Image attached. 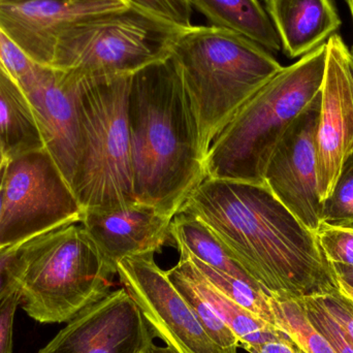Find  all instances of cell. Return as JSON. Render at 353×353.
<instances>
[{
	"mask_svg": "<svg viewBox=\"0 0 353 353\" xmlns=\"http://www.w3.org/2000/svg\"><path fill=\"white\" fill-rule=\"evenodd\" d=\"M180 211L203 220L270 296L301 301L339 292L316 234L265 184L205 178Z\"/></svg>",
	"mask_w": 353,
	"mask_h": 353,
	"instance_id": "cell-1",
	"label": "cell"
},
{
	"mask_svg": "<svg viewBox=\"0 0 353 353\" xmlns=\"http://www.w3.org/2000/svg\"><path fill=\"white\" fill-rule=\"evenodd\" d=\"M128 123L137 201L174 217L207 173L194 109L170 58L132 74Z\"/></svg>",
	"mask_w": 353,
	"mask_h": 353,
	"instance_id": "cell-2",
	"label": "cell"
},
{
	"mask_svg": "<svg viewBox=\"0 0 353 353\" xmlns=\"http://www.w3.org/2000/svg\"><path fill=\"white\" fill-rule=\"evenodd\" d=\"M170 59L194 109L205 157L245 103L283 68L259 43L214 26L183 30Z\"/></svg>",
	"mask_w": 353,
	"mask_h": 353,
	"instance_id": "cell-3",
	"label": "cell"
},
{
	"mask_svg": "<svg viewBox=\"0 0 353 353\" xmlns=\"http://www.w3.org/2000/svg\"><path fill=\"white\" fill-rule=\"evenodd\" d=\"M327 43L282 68L212 142L207 178L265 184V172L290 124L321 93Z\"/></svg>",
	"mask_w": 353,
	"mask_h": 353,
	"instance_id": "cell-4",
	"label": "cell"
},
{
	"mask_svg": "<svg viewBox=\"0 0 353 353\" xmlns=\"http://www.w3.org/2000/svg\"><path fill=\"white\" fill-rule=\"evenodd\" d=\"M20 307L39 323H63L111 292L117 269L86 228L70 223L23 243Z\"/></svg>",
	"mask_w": 353,
	"mask_h": 353,
	"instance_id": "cell-5",
	"label": "cell"
},
{
	"mask_svg": "<svg viewBox=\"0 0 353 353\" xmlns=\"http://www.w3.org/2000/svg\"><path fill=\"white\" fill-rule=\"evenodd\" d=\"M132 77L81 79V147L72 188L84 212L138 203L128 123Z\"/></svg>",
	"mask_w": 353,
	"mask_h": 353,
	"instance_id": "cell-6",
	"label": "cell"
},
{
	"mask_svg": "<svg viewBox=\"0 0 353 353\" xmlns=\"http://www.w3.org/2000/svg\"><path fill=\"white\" fill-rule=\"evenodd\" d=\"M183 29L137 8H124L64 31L51 68L80 78L132 76L171 57Z\"/></svg>",
	"mask_w": 353,
	"mask_h": 353,
	"instance_id": "cell-7",
	"label": "cell"
},
{
	"mask_svg": "<svg viewBox=\"0 0 353 353\" xmlns=\"http://www.w3.org/2000/svg\"><path fill=\"white\" fill-rule=\"evenodd\" d=\"M84 211L46 148L8 159L0 216V248L70 223Z\"/></svg>",
	"mask_w": 353,
	"mask_h": 353,
	"instance_id": "cell-8",
	"label": "cell"
},
{
	"mask_svg": "<svg viewBox=\"0 0 353 353\" xmlns=\"http://www.w3.org/2000/svg\"><path fill=\"white\" fill-rule=\"evenodd\" d=\"M117 276L153 336L165 346L176 353H230L210 338L154 254L125 257L118 263Z\"/></svg>",
	"mask_w": 353,
	"mask_h": 353,
	"instance_id": "cell-9",
	"label": "cell"
},
{
	"mask_svg": "<svg viewBox=\"0 0 353 353\" xmlns=\"http://www.w3.org/2000/svg\"><path fill=\"white\" fill-rule=\"evenodd\" d=\"M321 101V91L290 124L265 172V186L315 234L323 224L316 149Z\"/></svg>",
	"mask_w": 353,
	"mask_h": 353,
	"instance_id": "cell-10",
	"label": "cell"
},
{
	"mask_svg": "<svg viewBox=\"0 0 353 353\" xmlns=\"http://www.w3.org/2000/svg\"><path fill=\"white\" fill-rule=\"evenodd\" d=\"M153 337L121 288L81 311L39 353H143Z\"/></svg>",
	"mask_w": 353,
	"mask_h": 353,
	"instance_id": "cell-11",
	"label": "cell"
},
{
	"mask_svg": "<svg viewBox=\"0 0 353 353\" xmlns=\"http://www.w3.org/2000/svg\"><path fill=\"white\" fill-rule=\"evenodd\" d=\"M327 64L316 132L319 192L325 201L353 153V86L350 49L335 33L327 41Z\"/></svg>",
	"mask_w": 353,
	"mask_h": 353,
	"instance_id": "cell-12",
	"label": "cell"
},
{
	"mask_svg": "<svg viewBox=\"0 0 353 353\" xmlns=\"http://www.w3.org/2000/svg\"><path fill=\"white\" fill-rule=\"evenodd\" d=\"M128 8L124 0H22L0 3V26L32 61L51 66L64 31Z\"/></svg>",
	"mask_w": 353,
	"mask_h": 353,
	"instance_id": "cell-13",
	"label": "cell"
},
{
	"mask_svg": "<svg viewBox=\"0 0 353 353\" xmlns=\"http://www.w3.org/2000/svg\"><path fill=\"white\" fill-rule=\"evenodd\" d=\"M80 77L51 66H37L22 87L26 93L46 150L72 186L81 147Z\"/></svg>",
	"mask_w": 353,
	"mask_h": 353,
	"instance_id": "cell-14",
	"label": "cell"
},
{
	"mask_svg": "<svg viewBox=\"0 0 353 353\" xmlns=\"http://www.w3.org/2000/svg\"><path fill=\"white\" fill-rule=\"evenodd\" d=\"M173 218L136 203L114 211L84 212L80 223L117 269L125 257L159 252L171 239Z\"/></svg>",
	"mask_w": 353,
	"mask_h": 353,
	"instance_id": "cell-15",
	"label": "cell"
},
{
	"mask_svg": "<svg viewBox=\"0 0 353 353\" xmlns=\"http://www.w3.org/2000/svg\"><path fill=\"white\" fill-rule=\"evenodd\" d=\"M265 8L290 58L321 47L341 26L333 0H265Z\"/></svg>",
	"mask_w": 353,
	"mask_h": 353,
	"instance_id": "cell-16",
	"label": "cell"
},
{
	"mask_svg": "<svg viewBox=\"0 0 353 353\" xmlns=\"http://www.w3.org/2000/svg\"><path fill=\"white\" fill-rule=\"evenodd\" d=\"M178 265L218 316L234 332L245 350L265 342L288 337L278 327L261 321L224 296L203 275L187 255L180 253Z\"/></svg>",
	"mask_w": 353,
	"mask_h": 353,
	"instance_id": "cell-17",
	"label": "cell"
},
{
	"mask_svg": "<svg viewBox=\"0 0 353 353\" xmlns=\"http://www.w3.org/2000/svg\"><path fill=\"white\" fill-rule=\"evenodd\" d=\"M0 143L8 159L45 148L22 87L0 68Z\"/></svg>",
	"mask_w": 353,
	"mask_h": 353,
	"instance_id": "cell-18",
	"label": "cell"
},
{
	"mask_svg": "<svg viewBox=\"0 0 353 353\" xmlns=\"http://www.w3.org/2000/svg\"><path fill=\"white\" fill-rule=\"evenodd\" d=\"M211 26L239 33L272 54L281 50L279 37L259 0H189Z\"/></svg>",
	"mask_w": 353,
	"mask_h": 353,
	"instance_id": "cell-19",
	"label": "cell"
},
{
	"mask_svg": "<svg viewBox=\"0 0 353 353\" xmlns=\"http://www.w3.org/2000/svg\"><path fill=\"white\" fill-rule=\"evenodd\" d=\"M171 239L179 251H185L214 269L265 290L239 263L213 230L196 216L183 211L176 213L172 220Z\"/></svg>",
	"mask_w": 353,
	"mask_h": 353,
	"instance_id": "cell-20",
	"label": "cell"
},
{
	"mask_svg": "<svg viewBox=\"0 0 353 353\" xmlns=\"http://www.w3.org/2000/svg\"><path fill=\"white\" fill-rule=\"evenodd\" d=\"M276 325L305 353H337L310 323L300 301L270 296Z\"/></svg>",
	"mask_w": 353,
	"mask_h": 353,
	"instance_id": "cell-21",
	"label": "cell"
},
{
	"mask_svg": "<svg viewBox=\"0 0 353 353\" xmlns=\"http://www.w3.org/2000/svg\"><path fill=\"white\" fill-rule=\"evenodd\" d=\"M180 253L187 255L203 275L224 296H228L239 306L252 313L261 321L277 327L271 302H270V294L265 290L254 288L251 284L234 277L230 274L214 269L191 256L185 251H180Z\"/></svg>",
	"mask_w": 353,
	"mask_h": 353,
	"instance_id": "cell-22",
	"label": "cell"
},
{
	"mask_svg": "<svg viewBox=\"0 0 353 353\" xmlns=\"http://www.w3.org/2000/svg\"><path fill=\"white\" fill-rule=\"evenodd\" d=\"M167 275L183 298L187 301L210 338L226 352L238 353L240 345L238 338L199 294L180 265L176 263L167 271Z\"/></svg>",
	"mask_w": 353,
	"mask_h": 353,
	"instance_id": "cell-23",
	"label": "cell"
},
{
	"mask_svg": "<svg viewBox=\"0 0 353 353\" xmlns=\"http://www.w3.org/2000/svg\"><path fill=\"white\" fill-rule=\"evenodd\" d=\"M323 223L353 225V159L344 165L330 196L323 201Z\"/></svg>",
	"mask_w": 353,
	"mask_h": 353,
	"instance_id": "cell-24",
	"label": "cell"
},
{
	"mask_svg": "<svg viewBox=\"0 0 353 353\" xmlns=\"http://www.w3.org/2000/svg\"><path fill=\"white\" fill-rule=\"evenodd\" d=\"M316 236L323 254L333 267L353 268L352 226L323 223Z\"/></svg>",
	"mask_w": 353,
	"mask_h": 353,
	"instance_id": "cell-25",
	"label": "cell"
},
{
	"mask_svg": "<svg viewBox=\"0 0 353 353\" xmlns=\"http://www.w3.org/2000/svg\"><path fill=\"white\" fill-rule=\"evenodd\" d=\"M128 6L157 17L178 28L186 30L191 22L192 6L189 0H124Z\"/></svg>",
	"mask_w": 353,
	"mask_h": 353,
	"instance_id": "cell-26",
	"label": "cell"
},
{
	"mask_svg": "<svg viewBox=\"0 0 353 353\" xmlns=\"http://www.w3.org/2000/svg\"><path fill=\"white\" fill-rule=\"evenodd\" d=\"M39 65L19 48L0 26V68L23 87L34 76Z\"/></svg>",
	"mask_w": 353,
	"mask_h": 353,
	"instance_id": "cell-27",
	"label": "cell"
},
{
	"mask_svg": "<svg viewBox=\"0 0 353 353\" xmlns=\"http://www.w3.org/2000/svg\"><path fill=\"white\" fill-rule=\"evenodd\" d=\"M300 302L310 323L327 338L337 353H353L352 342L346 338L337 323L323 310L316 296L304 299Z\"/></svg>",
	"mask_w": 353,
	"mask_h": 353,
	"instance_id": "cell-28",
	"label": "cell"
},
{
	"mask_svg": "<svg viewBox=\"0 0 353 353\" xmlns=\"http://www.w3.org/2000/svg\"><path fill=\"white\" fill-rule=\"evenodd\" d=\"M23 243L0 248V303L19 290V253Z\"/></svg>",
	"mask_w": 353,
	"mask_h": 353,
	"instance_id": "cell-29",
	"label": "cell"
},
{
	"mask_svg": "<svg viewBox=\"0 0 353 353\" xmlns=\"http://www.w3.org/2000/svg\"><path fill=\"white\" fill-rule=\"evenodd\" d=\"M316 299L323 310L353 343V303L340 292L316 296Z\"/></svg>",
	"mask_w": 353,
	"mask_h": 353,
	"instance_id": "cell-30",
	"label": "cell"
},
{
	"mask_svg": "<svg viewBox=\"0 0 353 353\" xmlns=\"http://www.w3.org/2000/svg\"><path fill=\"white\" fill-rule=\"evenodd\" d=\"M19 307V290L0 303V353H12L14 317Z\"/></svg>",
	"mask_w": 353,
	"mask_h": 353,
	"instance_id": "cell-31",
	"label": "cell"
},
{
	"mask_svg": "<svg viewBox=\"0 0 353 353\" xmlns=\"http://www.w3.org/2000/svg\"><path fill=\"white\" fill-rule=\"evenodd\" d=\"M246 352L249 353H305L290 337L265 342V343L253 346Z\"/></svg>",
	"mask_w": 353,
	"mask_h": 353,
	"instance_id": "cell-32",
	"label": "cell"
},
{
	"mask_svg": "<svg viewBox=\"0 0 353 353\" xmlns=\"http://www.w3.org/2000/svg\"><path fill=\"white\" fill-rule=\"evenodd\" d=\"M338 279L353 288V268L333 267Z\"/></svg>",
	"mask_w": 353,
	"mask_h": 353,
	"instance_id": "cell-33",
	"label": "cell"
},
{
	"mask_svg": "<svg viewBox=\"0 0 353 353\" xmlns=\"http://www.w3.org/2000/svg\"><path fill=\"white\" fill-rule=\"evenodd\" d=\"M143 353H176L175 350L170 348L169 346H159L154 342L150 344Z\"/></svg>",
	"mask_w": 353,
	"mask_h": 353,
	"instance_id": "cell-34",
	"label": "cell"
},
{
	"mask_svg": "<svg viewBox=\"0 0 353 353\" xmlns=\"http://www.w3.org/2000/svg\"><path fill=\"white\" fill-rule=\"evenodd\" d=\"M338 285H339L340 294H343L346 299L353 303V288L340 279H338Z\"/></svg>",
	"mask_w": 353,
	"mask_h": 353,
	"instance_id": "cell-35",
	"label": "cell"
},
{
	"mask_svg": "<svg viewBox=\"0 0 353 353\" xmlns=\"http://www.w3.org/2000/svg\"><path fill=\"white\" fill-rule=\"evenodd\" d=\"M8 161H6V165L2 167V169L0 170V216H1L2 199H3L4 176H6V169Z\"/></svg>",
	"mask_w": 353,
	"mask_h": 353,
	"instance_id": "cell-36",
	"label": "cell"
},
{
	"mask_svg": "<svg viewBox=\"0 0 353 353\" xmlns=\"http://www.w3.org/2000/svg\"><path fill=\"white\" fill-rule=\"evenodd\" d=\"M8 157H6V153H4L3 148H2L1 143H0V170L2 169L6 161H8Z\"/></svg>",
	"mask_w": 353,
	"mask_h": 353,
	"instance_id": "cell-37",
	"label": "cell"
},
{
	"mask_svg": "<svg viewBox=\"0 0 353 353\" xmlns=\"http://www.w3.org/2000/svg\"><path fill=\"white\" fill-rule=\"evenodd\" d=\"M348 3V6H350V12H352V16L353 19V0H346ZM350 61H352V65H353V47L352 50H350Z\"/></svg>",
	"mask_w": 353,
	"mask_h": 353,
	"instance_id": "cell-38",
	"label": "cell"
},
{
	"mask_svg": "<svg viewBox=\"0 0 353 353\" xmlns=\"http://www.w3.org/2000/svg\"><path fill=\"white\" fill-rule=\"evenodd\" d=\"M22 1V0H0V3H8V2Z\"/></svg>",
	"mask_w": 353,
	"mask_h": 353,
	"instance_id": "cell-39",
	"label": "cell"
},
{
	"mask_svg": "<svg viewBox=\"0 0 353 353\" xmlns=\"http://www.w3.org/2000/svg\"><path fill=\"white\" fill-rule=\"evenodd\" d=\"M350 63H352V61H350ZM352 86H353V65H352ZM352 157L353 159V153H352Z\"/></svg>",
	"mask_w": 353,
	"mask_h": 353,
	"instance_id": "cell-40",
	"label": "cell"
},
{
	"mask_svg": "<svg viewBox=\"0 0 353 353\" xmlns=\"http://www.w3.org/2000/svg\"><path fill=\"white\" fill-rule=\"evenodd\" d=\"M352 228H353V225H352Z\"/></svg>",
	"mask_w": 353,
	"mask_h": 353,
	"instance_id": "cell-41",
	"label": "cell"
}]
</instances>
